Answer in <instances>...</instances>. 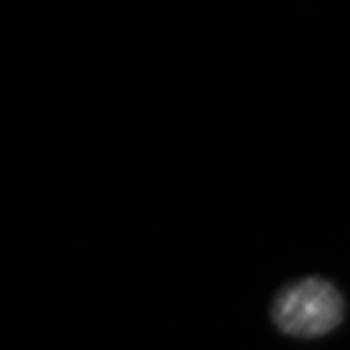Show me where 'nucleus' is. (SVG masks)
<instances>
[{"instance_id":"obj_1","label":"nucleus","mask_w":350,"mask_h":350,"mask_svg":"<svg viewBox=\"0 0 350 350\" xmlns=\"http://www.w3.org/2000/svg\"><path fill=\"white\" fill-rule=\"evenodd\" d=\"M271 313L283 333L295 338H319L342 324L345 304L329 281L308 278L281 290Z\"/></svg>"}]
</instances>
